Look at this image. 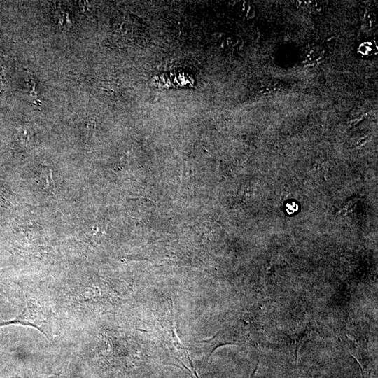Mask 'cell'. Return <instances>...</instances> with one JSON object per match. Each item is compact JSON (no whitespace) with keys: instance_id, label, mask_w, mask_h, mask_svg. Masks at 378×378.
Here are the masks:
<instances>
[{"instance_id":"1","label":"cell","mask_w":378,"mask_h":378,"mask_svg":"<svg viewBox=\"0 0 378 378\" xmlns=\"http://www.w3.org/2000/svg\"><path fill=\"white\" fill-rule=\"evenodd\" d=\"M321 57H322V55L318 47L312 49L307 55V59L309 60L310 62H317Z\"/></svg>"},{"instance_id":"2","label":"cell","mask_w":378,"mask_h":378,"mask_svg":"<svg viewBox=\"0 0 378 378\" xmlns=\"http://www.w3.org/2000/svg\"><path fill=\"white\" fill-rule=\"evenodd\" d=\"M258 363H259V361H258L257 365L255 366V368L254 369V370H253L252 374L251 375L250 378H255V372H256V370L258 369Z\"/></svg>"}]
</instances>
